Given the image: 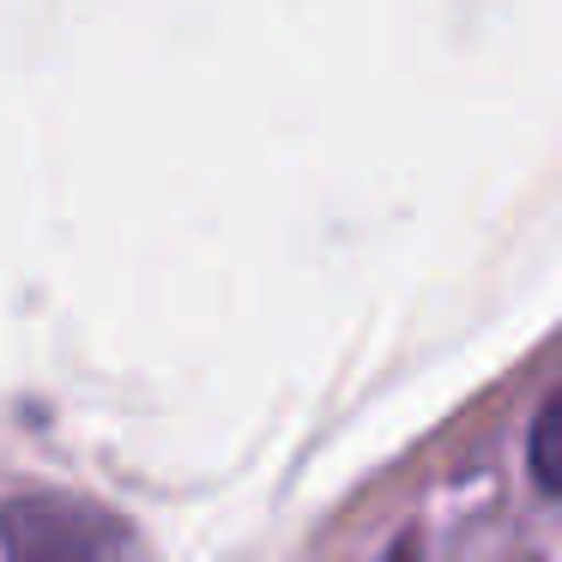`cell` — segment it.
<instances>
[{
    "label": "cell",
    "mask_w": 562,
    "mask_h": 562,
    "mask_svg": "<svg viewBox=\"0 0 562 562\" xmlns=\"http://www.w3.org/2000/svg\"><path fill=\"white\" fill-rule=\"evenodd\" d=\"M0 550L13 562H139L127 520L86 496H13L0 508Z\"/></svg>",
    "instance_id": "cell-1"
},
{
    "label": "cell",
    "mask_w": 562,
    "mask_h": 562,
    "mask_svg": "<svg viewBox=\"0 0 562 562\" xmlns=\"http://www.w3.org/2000/svg\"><path fill=\"white\" fill-rule=\"evenodd\" d=\"M526 460H532V477L562 496V393H550L544 412L532 417V441H526Z\"/></svg>",
    "instance_id": "cell-2"
},
{
    "label": "cell",
    "mask_w": 562,
    "mask_h": 562,
    "mask_svg": "<svg viewBox=\"0 0 562 562\" xmlns=\"http://www.w3.org/2000/svg\"><path fill=\"white\" fill-rule=\"evenodd\" d=\"M393 562H412V557H393Z\"/></svg>",
    "instance_id": "cell-3"
}]
</instances>
